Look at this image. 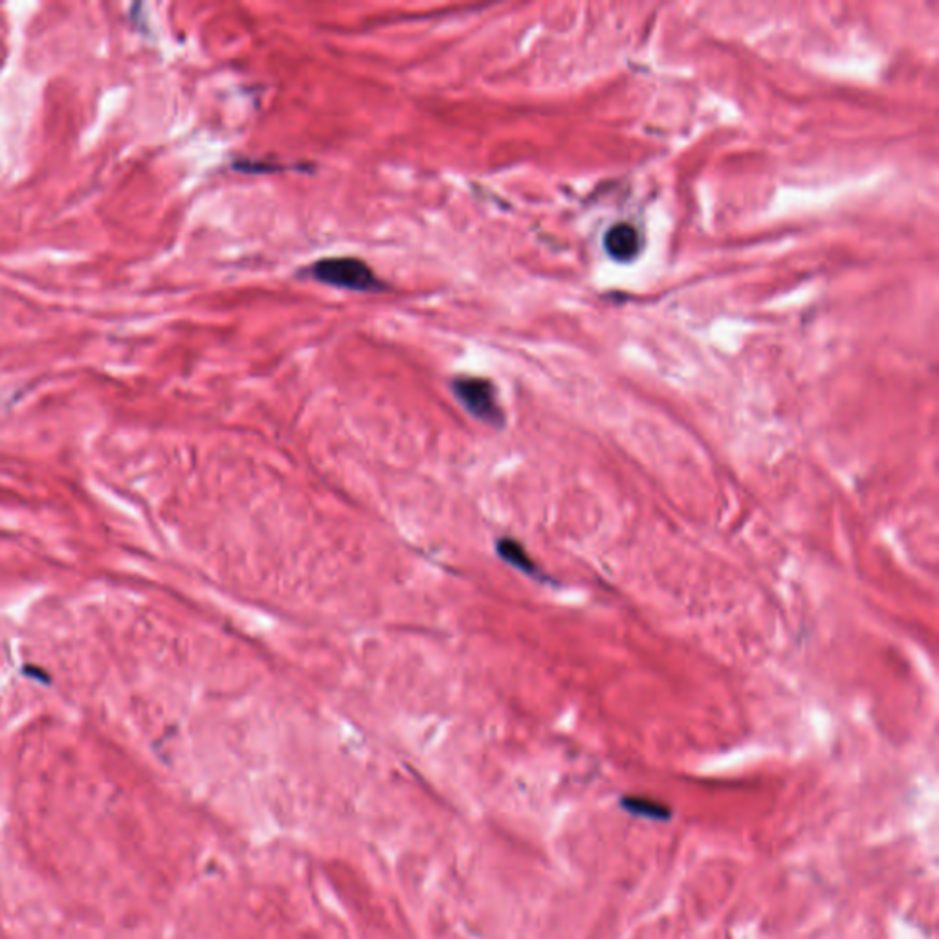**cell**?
Wrapping results in <instances>:
<instances>
[{"label":"cell","mask_w":939,"mask_h":939,"mask_svg":"<svg viewBox=\"0 0 939 939\" xmlns=\"http://www.w3.org/2000/svg\"><path fill=\"white\" fill-rule=\"evenodd\" d=\"M314 281L353 292H378L384 285L371 266L356 257H327L310 266Z\"/></svg>","instance_id":"obj_1"},{"label":"cell","mask_w":939,"mask_h":939,"mask_svg":"<svg viewBox=\"0 0 939 939\" xmlns=\"http://www.w3.org/2000/svg\"><path fill=\"white\" fill-rule=\"evenodd\" d=\"M452 391L474 419L492 428H501L505 424V413L499 406L496 387L487 378L457 376L453 378Z\"/></svg>","instance_id":"obj_2"},{"label":"cell","mask_w":939,"mask_h":939,"mask_svg":"<svg viewBox=\"0 0 939 939\" xmlns=\"http://www.w3.org/2000/svg\"><path fill=\"white\" fill-rule=\"evenodd\" d=\"M604 246L615 261L620 263H630L637 255L641 254L642 237L635 226L628 222L615 224L604 239Z\"/></svg>","instance_id":"obj_3"},{"label":"cell","mask_w":939,"mask_h":939,"mask_svg":"<svg viewBox=\"0 0 939 939\" xmlns=\"http://www.w3.org/2000/svg\"><path fill=\"white\" fill-rule=\"evenodd\" d=\"M496 551L510 567L518 569L523 575L531 576L542 584H554L553 578L543 573L540 565L532 560L531 554L527 553V549L518 540L505 536L496 542Z\"/></svg>","instance_id":"obj_4"}]
</instances>
